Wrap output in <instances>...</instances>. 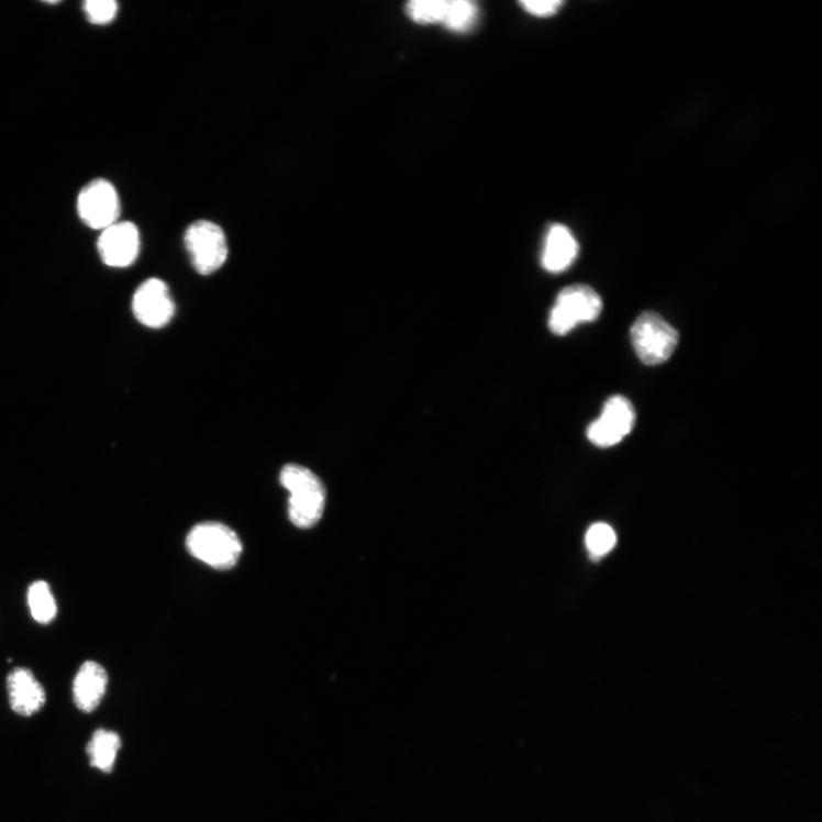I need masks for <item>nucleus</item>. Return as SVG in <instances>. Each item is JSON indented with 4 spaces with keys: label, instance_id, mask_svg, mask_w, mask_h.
<instances>
[{
    "label": "nucleus",
    "instance_id": "obj_13",
    "mask_svg": "<svg viewBox=\"0 0 822 822\" xmlns=\"http://www.w3.org/2000/svg\"><path fill=\"white\" fill-rule=\"evenodd\" d=\"M122 747V740L119 733L99 729L90 743L86 747L91 766L103 774H111L114 767L116 755Z\"/></svg>",
    "mask_w": 822,
    "mask_h": 822
},
{
    "label": "nucleus",
    "instance_id": "obj_17",
    "mask_svg": "<svg viewBox=\"0 0 822 822\" xmlns=\"http://www.w3.org/2000/svg\"><path fill=\"white\" fill-rule=\"evenodd\" d=\"M585 541L591 556L601 557L614 547L616 537L609 524L596 523L587 532Z\"/></svg>",
    "mask_w": 822,
    "mask_h": 822
},
{
    "label": "nucleus",
    "instance_id": "obj_11",
    "mask_svg": "<svg viewBox=\"0 0 822 822\" xmlns=\"http://www.w3.org/2000/svg\"><path fill=\"white\" fill-rule=\"evenodd\" d=\"M109 685L105 668L95 660H86L79 667L73 695L76 708L84 713H93L103 700Z\"/></svg>",
    "mask_w": 822,
    "mask_h": 822
},
{
    "label": "nucleus",
    "instance_id": "obj_2",
    "mask_svg": "<svg viewBox=\"0 0 822 822\" xmlns=\"http://www.w3.org/2000/svg\"><path fill=\"white\" fill-rule=\"evenodd\" d=\"M186 544L196 559L219 570L236 566L243 553L240 536L219 522L197 524L189 533Z\"/></svg>",
    "mask_w": 822,
    "mask_h": 822
},
{
    "label": "nucleus",
    "instance_id": "obj_15",
    "mask_svg": "<svg viewBox=\"0 0 822 822\" xmlns=\"http://www.w3.org/2000/svg\"><path fill=\"white\" fill-rule=\"evenodd\" d=\"M477 16L478 9L475 3L467 2V0H452V2H448L443 24H445L449 31L464 33L474 26Z\"/></svg>",
    "mask_w": 822,
    "mask_h": 822
},
{
    "label": "nucleus",
    "instance_id": "obj_18",
    "mask_svg": "<svg viewBox=\"0 0 822 822\" xmlns=\"http://www.w3.org/2000/svg\"><path fill=\"white\" fill-rule=\"evenodd\" d=\"M84 13L92 24L105 25L119 13V4L114 0H88L84 3Z\"/></svg>",
    "mask_w": 822,
    "mask_h": 822
},
{
    "label": "nucleus",
    "instance_id": "obj_7",
    "mask_svg": "<svg viewBox=\"0 0 822 822\" xmlns=\"http://www.w3.org/2000/svg\"><path fill=\"white\" fill-rule=\"evenodd\" d=\"M634 424L633 404L622 396H614L606 402L601 416L587 429V436L598 447H612L632 432Z\"/></svg>",
    "mask_w": 822,
    "mask_h": 822
},
{
    "label": "nucleus",
    "instance_id": "obj_10",
    "mask_svg": "<svg viewBox=\"0 0 822 822\" xmlns=\"http://www.w3.org/2000/svg\"><path fill=\"white\" fill-rule=\"evenodd\" d=\"M11 709L19 715L31 718L46 703V690L35 674L25 667L14 668L7 680Z\"/></svg>",
    "mask_w": 822,
    "mask_h": 822
},
{
    "label": "nucleus",
    "instance_id": "obj_14",
    "mask_svg": "<svg viewBox=\"0 0 822 822\" xmlns=\"http://www.w3.org/2000/svg\"><path fill=\"white\" fill-rule=\"evenodd\" d=\"M26 601L29 611L36 623L48 625L56 619L57 603L47 581L32 582L26 592Z\"/></svg>",
    "mask_w": 822,
    "mask_h": 822
},
{
    "label": "nucleus",
    "instance_id": "obj_4",
    "mask_svg": "<svg viewBox=\"0 0 822 822\" xmlns=\"http://www.w3.org/2000/svg\"><path fill=\"white\" fill-rule=\"evenodd\" d=\"M631 338L640 360L648 366L667 362L679 343V333L656 312L642 313L631 330Z\"/></svg>",
    "mask_w": 822,
    "mask_h": 822
},
{
    "label": "nucleus",
    "instance_id": "obj_16",
    "mask_svg": "<svg viewBox=\"0 0 822 822\" xmlns=\"http://www.w3.org/2000/svg\"><path fill=\"white\" fill-rule=\"evenodd\" d=\"M448 0H414L407 5L408 16L420 24L444 23Z\"/></svg>",
    "mask_w": 822,
    "mask_h": 822
},
{
    "label": "nucleus",
    "instance_id": "obj_9",
    "mask_svg": "<svg viewBox=\"0 0 822 822\" xmlns=\"http://www.w3.org/2000/svg\"><path fill=\"white\" fill-rule=\"evenodd\" d=\"M141 247L140 232L131 222H116L101 231L98 251L105 266L127 268L136 260Z\"/></svg>",
    "mask_w": 822,
    "mask_h": 822
},
{
    "label": "nucleus",
    "instance_id": "obj_8",
    "mask_svg": "<svg viewBox=\"0 0 822 822\" xmlns=\"http://www.w3.org/2000/svg\"><path fill=\"white\" fill-rule=\"evenodd\" d=\"M132 309L140 324L151 329L166 326L175 313L169 288L157 278L146 280L137 288Z\"/></svg>",
    "mask_w": 822,
    "mask_h": 822
},
{
    "label": "nucleus",
    "instance_id": "obj_6",
    "mask_svg": "<svg viewBox=\"0 0 822 822\" xmlns=\"http://www.w3.org/2000/svg\"><path fill=\"white\" fill-rule=\"evenodd\" d=\"M77 213L88 227L104 230L119 222L121 199L113 185L97 179L86 185L77 199Z\"/></svg>",
    "mask_w": 822,
    "mask_h": 822
},
{
    "label": "nucleus",
    "instance_id": "obj_1",
    "mask_svg": "<svg viewBox=\"0 0 822 822\" xmlns=\"http://www.w3.org/2000/svg\"><path fill=\"white\" fill-rule=\"evenodd\" d=\"M280 484L289 492L288 516L301 530L314 526L324 514L326 489L311 469L289 464L282 468Z\"/></svg>",
    "mask_w": 822,
    "mask_h": 822
},
{
    "label": "nucleus",
    "instance_id": "obj_3",
    "mask_svg": "<svg viewBox=\"0 0 822 822\" xmlns=\"http://www.w3.org/2000/svg\"><path fill=\"white\" fill-rule=\"evenodd\" d=\"M602 308V300L593 288L569 286L559 293L551 311L549 330L557 336H565L578 325L597 320Z\"/></svg>",
    "mask_w": 822,
    "mask_h": 822
},
{
    "label": "nucleus",
    "instance_id": "obj_5",
    "mask_svg": "<svg viewBox=\"0 0 822 822\" xmlns=\"http://www.w3.org/2000/svg\"><path fill=\"white\" fill-rule=\"evenodd\" d=\"M185 244L192 266L200 275H212L226 262L229 251L225 234L213 222L198 221L191 224L186 232Z\"/></svg>",
    "mask_w": 822,
    "mask_h": 822
},
{
    "label": "nucleus",
    "instance_id": "obj_12",
    "mask_svg": "<svg viewBox=\"0 0 822 822\" xmlns=\"http://www.w3.org/2000/svg\"><path fill=\"white\" fill-rule=\"evenodd\" d=\"M578 255V243L571 231L562 224L553 225L546 236L542 264L546 271H566Z\"/></svg>",
    "mask_w": 822,
    "mask_h": 822
},
{
    "label": "nucleus",
    "instance_id": "obj_19",
    "mask_svg": "<svg viewBox=\"0 0 822 822\" xmlns=\"http://www.w3.org/2000/svg\"><path fill=\"white\" fill-rule=\"evenodd\" d=\"M523 10L536 18H549L555 15L564 5L560 0H542V2H534V0H526L521 3Z\"/></svg>",
    "mask_w": 822,
    "mask_h": 822
}]
</instances>
